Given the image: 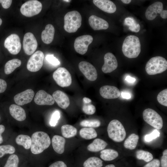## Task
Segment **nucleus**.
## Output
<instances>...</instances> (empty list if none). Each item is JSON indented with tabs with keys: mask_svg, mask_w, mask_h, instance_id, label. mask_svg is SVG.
<instances>
[{
	"mask_svg": "<svg viewBox=\"0 0 167 167\" xmlns=\"http://www.w3.org/2000/svg\"><path fill=\"white\" fill-rule=\"evenodd\" d=\"M31 151L32 153L38 154L47 148L51 143L49 135L45 132L38 131L34 133L31 138Z\"/></svg>",
	"mask_w": 167,
	"mask_h": 167,
	"instance_id": "nucleus-1",
	"label": "nucleus"
},
{
	"mask_svg": "<svg viewBox=\"0 0 167 167\" xmlns=\"http://www.w3.org/2000/svg\"><path fill=\"white\" fill-rule=\"evenodd\" d=\"M122 50L124 55L128 58L137 57L141 52V44L139 38L134 35H129L125 39Z\"/></svg>",
	"mask_w": 167,
	"mask_h": 167,
	"instance_id": "nucleus-2",
	"label": "nucleus"
},
{
	"mask_svg": "<svg viewBox=\"0 0 167 167\" xmlns=\"http://www.w3.org/2000/svg\"><path fill=\"white\" fill-rule=\"evenodd\" d=\"M82 19L81 15L78 11L67 12L64 17V29L69 33L75 32L81 26Z\"/></svg>",
	"mask_w": 167,
	"mask_h": 167,
	"instance_id": "nucleus-3",
	"label": "nucleus"
},
{
	"mask_svg": "<svg viewBox=\"0 0 167 167\" xmlns=\"http://www.w3.org/2000/svg\"><path fill=\"white\" fill-rule=\"evenodd\" d=\"M167 69V61L164 58L157 56L150 58L145 66L147 73L150 75L161 73Z\"/></svg>",
	"mask_w": 167,
	"mask_h": 167,
	"instance_id": "nucleus-4",
	"label": "nucleus"
},
{
	"mask_svg": "<svg viewBox=\"0 0 167 167\" xmlns=\"http://www.w3.org/2000/svg\"><path fill=\"white\" fill-rule=\"evenodd\" d=\"M107 131L109 138L116 142L122 141L126 136V132L123 126L116 119L113 120L109 122Z\"/></svg>",
	"mask_w": 167,
	"mask_h": 167,
	"instance_id": "nucleus-5",
	"label": "nucleus"
},
{
	"mask_svg": "<svg viewBox=\"0 0 167 167\" xmlns=\"http://www.w3.org/2000/svg\"><path fill=\"white\" fill-rule=\"evenodd\" d=\"M143 116L144 121L153 127L157 129L162 128V118L154 110L150 108L145 109L143 112Z\"/></svg>",
	"mask_w": 167,
	"mask_h": 167,
	"instance_id": "nucleus-6",
	"label": "nucleus"
},
{
	"mask_svg": "<svg viewBox=\"0 0 167 167\" xmlns=\"http://www.w3.org/2000/svg\"><path fill=\"white\" fill-rule=\"evenodd\" d=\"M42 7L41 3L36 0L27 1L21 6L20 11L24 15L31 17L39 14Z\"/></svg>",
	"mask_w": 167,
	"mask_h": 167,
	"instance_id": "nucleus-7",
	"label": "nucleus"
},
{
	"mask_svg": "<svg viewBox=\"0 0 167 167\" xmlns=\"http://www.w3.org/2000/svg\"><path fill=\"white\" fill-rule=\"evenodd\" d=\"M53 77L56 83L61 87H68L71 84V75L64 67L58 68L53 73Z\"/></svg>",
	"mask_w": 167,
	"mask_h": 167,
	"instance_id": "nucleus-8",
	"label": "nucleus"
},
{
	"mask_svg": "<svg viewBox=\"0 0 167 167\" xmlns=\"http://www.w3.org/2000/svg\"><path fill=\"white\" fill-rule=\"evenodd\" d=\"M4 47L11 54L16 55L20 52L21 44L19 36L16 34H12L8 36L4 42Z\"/></svg>",
	"mask_w": 167,
	"mask_h": 167,
	"instance_id": "nucleus-9",
	"label": "nucleus"
},
{
	"mask_svg": "<svg viewBox=\"0 0 167 167\" xmlns=\"http://www.w3.org/2000/svg\"><path fill=\"white\" fill-rule=\"evenodd\" d=\"M44 59V54L42 51H36L28 60L27 65L28 70L33 72L39 71L43 66Z\"/></svg>",
	"mask_w": 167,
	"mask_h": 167,
	"instance_id": "nucleus-10",
	"label": "nucleus"
},
{
	"mask_svg": "<svg viewBox=\"0 0 167 167\" xmlns=\"http://www.w3.org/2000/svg\"><path fill=\"white\" fill-rule=\"evenodd\" d=\"M93 37L91 35H86L77 37L74 42V47L78 53L83 55L87 52L88 46L92 42Z\"/></svg>",
	"mask_w": 167,
	"mask_h": 167,
	"instance_id": "nucleus-11",
	"label": "nucleus"
},
{
	"mask_svg": "<svg viewBox=\"0 0 167 167\" xmlns=\"http://www.w3.org/2000/svg\"><path fill=\"white\" fill-rule=\"evenodd\" d=\"M37 46V41L33 33L28 32L25 34L23 41V48L26 54L31 55L33 54Z\"/></svg>",
	"mask_w": 167,
	"mask_h": 167,
	"instance_id": "nucleus-12",
	"label": "nucleus"
},
{
	"mask_svg": "<svg viewBox=\"0 0 167 167\" xmlns=\"http://www.w3.org/2000/svg\"><path fill=\"white\" fill-rule=\"evenodd\" d=\"M79 67L80 71L88 80L94 81L97 79L96 70L90 63L86 61H81L79 64Z\"/></svg>",
	"mask_w": 167,
	"mask_h": 167,
	"instance_id": "nucleus-13",
	"label": "nucleus"
},
{
	"mask_svg": "<svg viewBox=\"0 0 167 167\" xmlns=\"http://www.w3.org/2000/svg\"><path fill=\"white\" fill-rule=\"evenodd\" d=\"M104 63L101 69L105 73H110L118 67V63L115 56L112 53H106L104 57Z\"/></svg>",
	"mask_w": 167,
	"mask_h": 167,
	"instance_id": "nucleus-14",
	"label": "nucleus"
},
{
	"mask_svg": "<svg viewBox=\"0 0 167 167\" xmlns=\"http://www.w3.org/2000/svg\"><path fill=\"white\" fill-rule=\"evenodd\" d=\"M35 103L38 105H53L55 102L52 96L44 90L38 91L34 99Z\"/></svg>",
	"mask_w": 167,
	"mask_h": 167,
	"instance_id": "nucleus-15",
	"label": "nucleus"
},
{
	"mask_svg": "<svg viewBox=\"0 0 167 167\" xmlns=\"http://www.w3.org/2000/svg\"><path fill=\"white\" fill-rule=\"evenodd\" d=\"M34 96V91L31 89H28L16 95L14 99L18 105H23L30 102Z\"/></svg>",
	"mask_w": 167,
	"mask_h": 167,
	"instance_id": "nucleus-16",
	"label": "nucleus"
},
{
	"mask_svg": "<svg viewBox=\"0 0 167 167\" xmlns=\"http://www.w3.org/2000/svg\"><path fill=\"white\" fill-rule=\"evenodd\" d=\"M99 92L101 96L106 99L117 98L120 95L118 88L113 86H103L100 88Z\"/></svg>",
	"mask_w": 167,
	"mask_h": 167,
	"instance_id": "nucleus-17",
	"label": "nucleus"
},
{
	"mask_svg": "<svg viewBox=\"0 0 167 167\" xmlns=\"http://www.w3.org/2000/svg\"><path fill=\"white\" fill-rule=\"evenodd\" d=\"M163 3L160 2H156L149 6L145 13L146 19L150 20L154 19L157 16V14H160L163 10Z\"/></svg>",
	"mask_w": 167,
	"mask_h": 167,
	"instance_id": "nucleus-18",
	"label": "nucleus"
},
{
	"mask_svg": "<svg viewBox=\"0 0 167 167\" xmlns=\"http://www.w3.org/2000/svg\"><path fill=\"white\" fill-rule=\"evenodd\" d=\"M54 101L61 108L66 109L70 104L69 98L65 92L60 90L55 91L52 95Z\"/></svg>",
	"mask_w": 167,
	"mask_h": 167,
	"instance_id": "nucleus-19",
	"label": "nucleus"
},
{
	"mask_svg": "<svg viewBox=\"0 0 167 167\" xmlns=\"http://www.w3.org/2000/svg\"><path fill=\"white\" fill-rule=\"evenodd\" d=\"M88 22L91 27L94 30L106 29L109 27L107 21L95 15H92L89 17Z\"/></svg>",
	"mask_w": 167,
	"mask_h": 167,
	"instance_id": "nucleus-20",
	"label": "nucleus"
},
{
	"mask_svg": "<svg viewBox=\"0 0 167 167\" xmlns=\"http://www.w3.org/2000/svg\"><path fill=\"white\" fill-rule=\"evenodd\" d=\"M94 4L100 9L109 13H113L116 10L115 5L109 0H93Z\"/></svg>",
	"mask_w": 167,
	"mask_h": 167,
	"instance_id": "nucleus-21",
	"label": "nucleus"
},
{
	"mask_svg": "<svg viewBox=\"0 0 167 167\" xmlns=\"http://www.w3.org/2000/svg\"><path fill=\"white\" fill-rule=\"evenodd\" d=\"M9 112L11 116L16 120L22 121L26 118V114L24 109L20 106L12 104L9 107Z\"/></svg>",
	"mask_w": 167,
	"mask_h": 167,
	"instance_id": "nucleus-22",
	"label": "nucleus"
},
{
	"mask_svg": "<svg viewBox=\"0 0 167 167\" xmlns=\"http://www.w3.org/2000/svg\"><path fill=\"white\" fill-rule=\"evenodd\" d=\"M55 29L54 26L50 24H47L41 34L43 42L46 44H49L53 41Z\"/></svg>",
	"mask_w": 167,
	"mask_h": 167,
	"instance_id": "nucleus-23",
	"label": "nucleus"
},
{
	"mask_svg": "<svg viewBox=\"0 0 167 167\" xmlns=\"http://www.w3.org/2000/svg\"><path fill=\"white\" fill-rule=\"evenodd\" d=\"M65 143V139L60 135H55L52 139V144L54 150L59 154H62L64 152Z\"/></svg>",
	"mask_w": 167,
	"mask_h": 167,
	"instance_id": "nucleus-24",
	"label": "nucleus"
},
{
	"mask_svg": "<svg viewBox=\"0 0 167 167\" xmlns=\"http://www.w3.org/2000/svg\"><path fill=\"white\" fill-rule=\"evenodd\" d=\"M107 144V143L104 140L97 138L95 139L92 143L88 145L87 148L90 152H98L104 150Z\"/></svg>",
	"mask_w": 167,
	"mask_h": 167,
	"instance_id": "nucleus-25",
	"label": "nucleus"
},
{
	"mask_svg": "<svg viewBox=\"0 0 167 167\" xmlns=\"http://www.w3.org/2000/svg\"><path fill=\"white\" fill-rule=\"evenodd\" d=\"M21 64V61L18 59H13L8 61L4 67V73L6 75L11 73Z\"/></svg>",
	"mask_w": 167,
	"mask_h": 167,
	"instance_id": "nucleus-26",
	"label": "nucleus"
},
{
	"mask_svg": "<svg viewBox=\"0 0 167 167\" xmlns=\"http://www.w3.org/2000/svg\"><path fill=\"white\" fill-rule=\"evenodd\" d=\"M139 136L135 133L130 135L126 139L124 143V147L130 150H133L136 148Z\"/></svg>",
	"mask_w": 167,
	"mask_h": 167,
	"instance_id": "nucleus-27",
	"label": "nucleus"
},
{
	"mask_svg": "<svg viewBox=\"0 0 167 167\" xmlns=\"http://www.w3.org/2000/svg\"><path fill=\"white\" fill-rule=\"evenodd\" d=\"M100 153V157L105 161L113 160L118 156V153L117 151L111 149L102 150Z\"/></svg>",
	"mask_w": 167,
	"mask_h": 167,
	"instance_id": "nucleus-28",
	"label": "nucleus"
},
{
	"mask_svg": "<svg viewBox=\"0 0 167 167\" xmlns=\"http://www.w3.org/2000/svg\"><path fill=\"white\" fill-rule=\"evenodd\" d=\"M15 142L17 144L22 146L25 149H28L31 148V139L29 136L24 135H19L16 137Z\"/></svg>",
	"mask_w": 167,
	"mask_h": 167,
	"instance_id": "nucleus-29",
	"label": "nucleus"
},
{
	"mask_svg": "<svg viewBox=\"0 0 167 167\" xmlns=\"http://www.w3.org/2000/svg\"><path fill=\"white\" fill-rule=\"evenodd\" d=\"M80 136L86 139H90L95 138L97 136L96 130L93 128L84 127L82 128L79 131Z\"/></svg>",
	"mask_w": 167,
	"mask_h": 167,
	"instance_id": "nucleus-30",
	"label": "nucleus"
},
{
	"mask_svg": "<svg viewBox=\"0 0 167 167\" xmlns=\"http://www.w3.org/2000/svg\"><path fill=\"white\" fill-rule=\"evenodd\" d=\"M63 136L66 138H70L75 136L77 134V130L74 126L70 125H65L61 128Z\"/></svg>",
	"mask_w": 167,
	"mask_h": 167,
	"instance_id": "nucleus-31",
	"label": "nucleus"
},
{
	"mask_svg": "<svg viewBox=\"0 0 167 167\" xmlns=\"http://www.w3.org/2000/svg\"><path fill=\"white\" fill-rule=\"evenodd\" d=\"M102 161L98 157H91L88 158L84 163V167H102Z\"/></svg>",
	"mask_w": 167,
	"mask_h": 167,
	"instance_id": "nucleus-32",
	"label": "nucleus"
},
{
	"mask_svg": "<svg viewBox=\"0 0 167 167\" xmlns=\"http://www.w3.org/2000/svg\"><path fill=\"white\" fill-rule=\"evenodd\" d=\"M124 24L129 26V29L131 31L138 32L140 28L139 24L137 23L135 20L133 18L128 17L124 20Z\"/></svg>",
	"mask_w": 167,
	"mask_h": 167,
	"instance_id": "nucleus-33",
	"label": "nucleus"
},
{
	"mask_svg": "<svg viewBox=\"0 0 167 167\" xmlns=\"http://www.w3.org/2000/svg\"><path fill=\"white\" fill-rule=\"evenodd\" d=\"M136 156L139 160H143L148 162L153 159V156L150 152L142 150H137L136 153Z\"/></svg>",
	"mask_w": 167,
	"mask_h": 167,
	"instance_id": "nucleus-34",
	"label": "nucleus"
},
{
	"mask_svg": "<svg viewBox=\"0 0 167 167\" xmlns=\"http://www.w3.org/2000/svg\"><path fill=\"white\" fill-rule=\"evenodd\" d=\"M15 148L10 144L0 145V158L7 154H12L15 152Z\"/></svg>",
	"mask_w": 167,
	"mask_h": 167,
	"instance_id": "nucleus-35",
	"label": "nucleus"
},
{
	"mask_svg": "<svg viewBox=\"0 0 167 167\" xmlns=\"http://www.w3.org/2000/svg\"><path fill=\"white\" fill-rule=\"evenodd\" d=\"M19 159L18 156L12 154L8 158L3 167H18Z\"/></svg>",
	"mask_w": 167,
	"mask_h": 167,
	"instance_id": "nucleus-36",
	"label": "nucleus"
},
{
	"mask_svg": "<svg viewBox=\"0 0 167 167\" xmlns=\"http://www.w3.org/2000/svg\"><path fill=\"white\" fill-rule=\"evenodd\" d=\"M100 121L96 119H86L80 122L81 126L91 128L97 127L101 125Z\"/></svg>",
	"mask_w": 167,
	"mask_h": 167,
	"instance_id": "nucleus-37",
	"label": "nucleus"
},
{
	"mask_svg": "<svg viewBox=\"0 0 167 167\" xmlns=\"http://www.w3.org/2000/svg\"><path fill=\"white\" fill-rule=\"evenodd\" d=\"M157 99L160 104L167 106V89H165L159 93Z\"/></svg>",
	"mask_w": 167,
	"mask_h": 167,
	"instance_id": "nucleus-38",
	"label": "nucleus"
},
{
	"mask_svg": "<svg viewBox=\"0 0 167 167\" xmlns=\"http://www.w3.org/2000/svg\"><path fill=\"white\" fill-rule=\"evenodd\" d=\"M82 110L85 114L88 115H92L95 112L96 109L94 105L91 103H84Z\"/></svg>",
	"mask_w": 167,
	"mask_h": 167,
	"instance_id": "nucleus-39",
	"label": "nucleus"
},
{
	"mask_svg": "<svg viewBox=\"0 0 167 167\" xmlns=\"http://www.w3.org/2000/svg\"><path fill=\"white\" fill-rule=\"evenodd\" d=\"M60 117V113L58 111L56 110L53 113L49 122V124L52 126H55Z\"/></svg>",
	"mask_w": 167,
	"mask_h": 167,
	"instance_id": "nucleus-40",
	"label": "nucleus"
},
{
	"mask_svg": "<svg viewBox=\"0 0 167 167\" xmlns=\"http://www.w3.org/2000/svg\"><path fill=\"white\" fill-rule=\"evenodd\" d=\"M160 133L156 129L154 130L149 134L146 135L144 136V139L147 142H150L160 136Z\"/></svg>",
	"mask_w": 167,
	"mask_h": 167,
	"instance_id": "nucleus-41",
	"label": "nucleus"
},
{
	"mask_svg": "<svg viewBox=\"0 0 167 167\" xmlns=\"http://www.w3.org/2000/svg\"><path fill=\"white\" fill-rule=\"evenodd\" d=\"M45 59L48 62L53 65H58L60 63L59 61L53 54L47 55L45 57Z\"/></svg>",
	"mask_w": 167,
	"mask_h": 167,
	"instance_id": "nucleus-42",
	"label": "nucleus"
},
{
	"mask_svg": "<svg viewBox=\"0 0 167 167\" xmlns=\"http://www.w3.org/2000/svg\"><path fill=\"white\" fill-rule=\"evenodd\" d=\"M160 162L158 159H154L148 162L144 167H160Z\"/></svg>",
	"mask_w": 167,
	"mask_h": 167,
	"instance_id": "nucleus-43",
	"label": "nucleus"
},
{
	"mask_svg": "<svg viewBox=\"0 0 167 167\" xmlns=\"http://www.w3.org/2000/svg\"><path fill=\"white\" fill-rule=\"evenodd\" d=\"M161 167H167V149L164 150L161 159Z\"/></svg>",
	"mask_w": 167,
	"mask_h": 167,
	"instance_id": "nucleus-44",
	"label": "nucleus"
},
{
	"mask_svg": "<svg viewBox=\"0 0 167 167\" xmlns=\"http://www.w3.org/2000/svg\"><path fill=\"white\" fill-rule=\"evenodd\" d=\"M7 84L6 81L0 78V94L4 93L6 90Z\"/></svg>",
	"mask_w": 167,
	"mask_h": 167,
	"instance_id": "nucleus-45",
	"label": "nucleus"
},
{
	"mask_svg": "<svg viewBox=\"0 0 167 167\" xmlns=\"http://www.w3.org/2000/svg\"><path fill=\"white\" fill-rule=\"evenodd\" d=\"M5 126L2 124H0V145L3 143L4 142L3 135L6 131Z\"/></svg>",
	"mask_w": 167,
	"mask_h": 167,
	"instance_id": "nucleus-46",
	"label": "nucleus"
},
{
	"mask_svg": "<svg viewBox=\"0 0 167 167\" xmlns=\"http://www.w3.org/2000/svg\"><path fill=\"white\" fill-rule=\"evenodd\" d=\"M12 1L11 0H0V3H1L3 8L6 9L10 7Z\"/></svg>",
	"mask_w": 167,
	"mask_h": 167,
	"instance_id": "nucleus-47",
	"label": "nucleus"
},
{
	"mask_svg": "<svg viewBox=\"0 0 167 167\" xmlns=\"http://www.w3.org/2000/svg\"><path fill=\"white\" fill-rule=\"evenodd\" d=\"M49 167H67V166L63 161H58L52 164Z\"/></svg>",
	"mask_w": 167,
	"mask_h": 167,
	"instance_id": "nucleus-48",
	"label": "nucleus"
},
{
	"mask_svg": "<svg viewBox=\"0 0 167 167\" xmlns=\"http://www.w3.org/2000/svg\"><path fill=\"white\" fill-rule=\"evenodd\" d=\"M160 16L163 19H166L167 18V11L163 10L160 14Z\"/></svg>",
	"mask_w": 167,
	"mask_h": 167,
	"instance_id": "nucleus-49",
	"label": "nucleus"
},
{
	"mask_svg": "<svg viewBox=\"0 0 167 167\" xmlns=\"http://www.w3.org/2000/svg\"><path fill=\"white\" fill-rule=\"evenodd\" d=\"M121 95L122 98L126 99H130L131 97L130 94L127 92H122Z\"/></svg>",
	"mask_w": 167,
	"mask_h": 167,
	"instance_id": "nucleus-50",
	"label": "nucleus"
},
{
	"mask_svg": "<svg viewBox=\"0 0 167 167\" xmlns=\"http://www.w3.org/2000/svg\"><path fill=\"white\" fill-rule=\"evenodd\" d=\"M126 80L128 82L134 83L135 81V79L129 76H128L126 77Z\"/></svg>",
	"mask_w": 167,
	"mask_h": 167,
	"instance_id": "nucleus-51",
	"label": "nucleus"
},
{
	"mask_svg": "<svg viewBox=\"0 0 167 167\" xmlns=\"http://www.w3.org/2000/svg\"><path fill=\"white\" fill-rule=\"evenodd\" d=\"M83 101L84 103H91L92 100L88 98L84 97L83 98Z\"/></svg>",
	"mask_w": 167,
	"mask_h": 167,
	"instance_id": "nucleus-52",
	"label": "nucleus"
},
{
	"mask_svg": "<svg viewBox=\"0 0 167 167\" xmlns=\"http://www.w3.org/2000/svg\"><path fill=\"white\" fill-rule=\"evenodd\" d=\"M121 1L125 4H129L131 2V0H122Z\"/></svg>",
	"mask_w": 167,
	"mask_h": 167,
	"instance_id": "nucleus-53",
	"label": "nucleus"
},
{
	"mask_svg": "<svg viewBox=\"0 0 167 167\" xmlns=\"http://www.w3.org/2000/svg\"><path fill=\"white\" fill-rule=\"evenodd\" d=\"M105 167H115V166L113 164H109L106 165Z\"/></svg>",
	"mask_w": 167,
	"mask_h": 167,
	"instance_id": "nucleus-54",
	"label": "nucleus"
},
{
	"mask_svg": "<svg viewBox=\"0 0 167 167\" xmlns=\"http://www.w3.org/2000/svg\"><path fill=\"white\" fill-rule=\"evenodd\" d=\"M2 23V19L0 18V26L1 25Z\"/></svg>",
	"mask_w": 167,
	"mask_h": 167,
	"instance_id": "nucleus-55",
	"label": "nucleus"
},
{
	"mask_svg": "<svg viewBox=\"0 0 167 167\" xmlns=\"http://www.w3.org/2000/svg\"><path fill=\"white\" fill-rule=\"evenodd\" d=\"M63 1L66 2H70L71 1V0H63Z\"/></svg>",
	"mask_w": 167,
	"mask_h": 167,
	"instance_id": "nucleus-56",
	"label": "nucleus"
},
{
	"mask_svg": "<svg viewBox=\"0 0 167 167\" xmlns=\"http://www.w3.org/2000/svg\"><path fill=\"white\" fill-rule=\"evenodd\" d=\"M1 119H2L1 116L0 115V122L1 121Z\"/></svg>",
	"mask_w": 167,
	"mask_h": 167,
	"instance_id": "nucleus-57",
	"label": "nucleus"
}]
</instances>
